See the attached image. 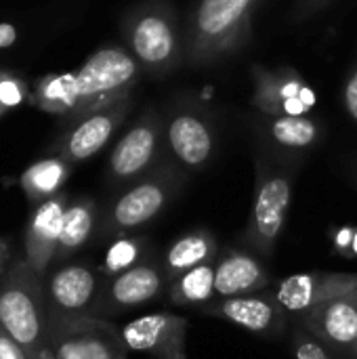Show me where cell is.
Segmentation results:
<instances>
[{
  "mask_svg": "<svg viewBox=\"0 0 357 359\" xmlns=\"http://www.w3.org/2000/svg\"><path fill=\"white\" fill-rule=\"evenodd\" d=\"M263 0H196L185 19V65L210 67L236 55L250 38Z\"/></svg>",
  "mask_w": 357,
  "mask_h": 359,
  "instance_id": "6da1fadb",
  "label": "cell"
},
{
  "mask_svg": "<svg viewBox=\"0 0 357 359\" xmlns=\"http://www.w3.org/2000/svg\"><path fill=\"white\" fill-rule=\"evenodd\" d=\"M0 328L29 359H53L44 278L38 276L25 259L13 261L0 278Z\"/></svg>",
  "mask_w": 357,
  "mask_h": 359,
  "instance_id": "7a4b0ae2",
  "label": "cell"
},
{
  "mask_svg": "<svg viewBox=\"0 0 357 359\" xmlns=\"http://www.w3.org/2000/svg\"><path fill=\"white\" fill-rule=\"evenodd\" d=\"M141 72V65L126 46L105 44L97 48L78 67V72L63 74V120H74L88 111L133 97V88Z\"/></svg>",
  "mask_w": 357,
  "mask_h": 359,
  "instance_id": "3957f363",
  "label": "cell"
},
{
  "mask_svg": "<svg viewBox=\"0 0 357 359\" xmlns=\"http://www.w3.org/2000/svg\"><path fill=\"white\" fill-rule=\"evenodd\" d=\"M124 46L149 76H166L185 63V34L168 0H143L120 23Z\"/></svg>",
  "mask_w": 357,
  "mask_h": 359,
  "instance_id": "277c9868",
  "label": "cell"
},
{
  "mask_svg": "<svg viewBox=\"0 0 357 359\" xmlns=\"http://www.w3.org/2000/svg\"><path fill=\"white\" fill-rule=\"evenodd\" d=\"M183 175L175 164L160 162L139 181L130 183L103 212L99 221L101 238H120L158 219L173 202Z\"/></svg>",
  "mask_w": 357,
  "mask_h": 359,
  "instance_id": "5b68a950",
  "label": "cell"
},
{
  "mask_svg": "<svg viewBox=\"0 0 357 359\" xmlns=\"http://www.w3.org/2000/svg\"><path fill=\"white\" fill-rule=\"evenodd\" d=\"M126 351L120 326L105 318L50 313L53 359H118Z\"/></svg>",
  "mask_w": 357,
  "mask_h": 359,
  "instance_id": "8992f818",
  "label": "cell"
},
{
  "mask_svg": "<svg viewBox=\"0 0 357 359\" xmlns=\"http://www.w3.org/2000/svg\"><path fill=\"white\" fill-rule=\"evenodd\" d=\"M290 202H292V179L286 172L261 164L244 240L263 259H269L276 252V246L286 225Z\"/></svg>",
  "mask_w": 357,
  "mask_h": 359,
  "instance_id": "52a82bcc",
  "label": "cell"
},
{
  "mask_svg": "<svg viewBox=\"0 0 357 359\" xmlns=\"http://www.w3.org/2000/svg\"><path fill=\"white\" fill-rule=\"evenodd\" d=\"M164 120L156 107H145L139 120L120 137L107 160V181L130 185L160 164L164 143Z\"/></svg>",
  "mask_w": 357,
  "mask_h": 359,
  "instance_id": "ba28073f",
  "label": "cell"
},
{
  "mask_svg": "<svg viewBox=\"0 0 357 359\" xmlns=\"http://www.w3.org/2000/svg\"><path fill=\"white\" fill-rule=\"evenodd\" d=\"M168 284L162 261H141L139 265L114 276L103 278L99 297L90 316L112 318L128 313L151 301H158Z\"/></svg>",
  "mask_w": 357,
  "mask_h": 359,
  "instance_id": "9c48e42d",
  "label": "cell"
},
{
  "mask_svg": "<svg viewBox=\"0 0 357 359\" xmlns=\"http://www.w3.org/2000/svg\"><path fill=\"white\" fill-rule=\"evenodd\" d=\"M130 109H133V97H126L107 107L88 111L74 120H65L69 122V126L55 141L53 154L61 156L69 164H78L97 156L109 143L116 130L124 124Z\"/></svg>",
  "mask_w": 357,
  "mask_h": 359,
  "instance_id": "30bf717a",
  "label": "cell"
},
{
  "mask_svg": "<svg viewBox=\"0 0 357 359\" xmlns=\"http://www.w3.org/2000/svg\"><path fill=\"white\" fill-rule=\"evenodd\" d=\"M299 326L337 358L357 359V290L314 307L299 318Z\"/></svg>",
  "mask_w": 357,
  "mask_h": 359,
  "instance_id": "8fae6325",
  "label": "cell"
},
{
  "mask_svg": "<svg viewBox=\"0 0 357 359\" xmlns=\"http://www.w3.org/2000/svg\"><path fill=\"white\" fill-rule=\"evenodd\" d=\"M351 290H357V273L307 271L286 276L274 286L271 294L286 316L303 318L314 307Z\"/></svg>",
  "mask_w": 357,
  "mask_h": 359,
  "instance_id": "7c38bea8",
  "label": "cell"
},
{
  "mask_svg": "<svg viewBox=\"0 0 357 359\" xmlns=\"http://www.w3.org/2000/svg\"><path fill=\"white\" fill-rule=\"evenodd\" d=\"M187 320L175 313H147L120 326L128 351L151 359H187Z\"/></svg>",
  "mask_w": 357,
  "mask_h": 359,
  "instance_id": "4fadbf2b",
  "label": "cell"
},
{
  "mask_svg": "<svg viewBox=\"0 0 357 359\" xmlns=\"http://www.w3.org/2000/svg\"><path fill=\"white\" fill-rule=\"evenodd\" d=\"M103 276L86 263H65L44 278L48 311L53 316H90Z\"/></svg>",
  "mask_w": 357,
  "mask_h": 359,
  "instance_id": "5bb4252c",
  "label": "cell"
},
{
  "mask_svg": "<svg viewBox=\"0 0 357 359\" xmlns=\"http://www.w3.org/2000/svg\"><path fill=\"white\" fill-rule=\"evenodd\" d=\"M164 139L173 158L183 166L198 170L206 166L217 149V139L210 120L196 107L173 111L164 124Z\"/></svg>",
  "mask_w": 357,
  "mask_h": 359,
  "instance_id": "9a60e30c",
  "label": "cell"
},
{
  "mask_svg": "<svg viewBox=\"0 0 357 359\" xmlns=\"http://www.w3.org/2000/svg\"><path fill=\"white\" fill-rule=\"evenodd\" d=\"M200 313L225 320L238 328H244L255 334L263 337H276L284 332L286 328V313L276 303L274 294L265 292H252L242 297H227L217 299L204 307H200Z\"/></svg>",
  "mask_w": 357,
  "mask_h": 359,
  "instance_id": "2e32d148",
  "label": "cell"
},
{
  "mask_svg": "<svg viewBox=\"0 0 357 359\" xmlns=\"http://www.w3.org/2000/svg\"><path fill=\"white\" fill-rule=\"evenodd\" d=\"M69 204V196L65 191L44 200L42 204L34 206L25 229H23V252L27 265L38 273L46 276L48 267L55 263L63 217Z\"/></svg>",
  "mask_w": 357,
  "mask_h": 359,
  "instance_id": "e0dca14e",
  "label": "cell"
},
{
  "mask_svg": "<svg viewBox=\"0 0 357 359\" xmlns=\"http://www.w3.org/2000/svg\"><path fill=\"white\" fill-rule=\"evenodd\" d=\"M215 267L217 299L261 292L271 284V276L261 259L244 250H227L221 259H217Z\"/></svg>",
  "mask_w": 357,
  "mask_h": 359,
  "instance_id": "ac0fdd59",
  "label": "cell"
},
{
  "mask_svg": "<svg viewBox=\"0 0 357 359\" xmlns=\"http://www.w3.org/2000/svg\"><path fill=\"white\" fill-rule=\"evenodd\" d=\"M257 72V93L255 105L267 116H284V114H305L309 103L303 101V95L309 93L301 78L292 69L282 72H265L261 67Z\"/></svg>",
  "mask_w": 357,
  "mask_h": 359,
  "instance_id": "d6986e66",
  "label": "cell"
},
{
  "mask_svg": "<svg viewBox=\"0 0 357 359\" xmlns=\"http://www.w3.org/2000/svg\"><path fill=\"white\" fill-rule=\"evenodd\" d=\"M217 240L208 229H196L177 238L162 257V267L168 284L187 269L217 261Z\"/></svg>",
  "mask_w": 357,
  "mask_h": 359,
  "instance_id": "ffe728a7",
  "label": "cell"
},
{
  "mask_svg": "<svg viewBox=\"0 0 357 359\" xmlns=\"http://www.w3.org/2000/svg\"><path fill=\"white\" fill-rule=\"evenodd\" d=\"M72 166L74 164H69L67 160H63L61 156H55V154L29 164L19 177V187H21L25 200L32 206H38L44 200L61 194L63 185L72 172Z\"/></svg>",
  "mask_w": 357,
  "mask_h": 359,
  "instance_id": "44dd1931",
  "label": "cell"
},
{
  "mask_svg": "<svg viewBox=\"0 0 357 359\" xmlns=\"http://www.w3.org/2000/svg\"><path fill=\"white\" fill-rule=\"evenodd\" d=\"M97 229V204L93 198H74L67 204L61 238L55 255V263H63L69 257H74L80 248L86 246L90 236Z\"/></svg>",
  "mask_w": 357,
  "mask_h": 359,
  "instance_id": "7402d4cb",
  "label": "cell"
},
{
  "mask_svg": "<svg viewBox=\"0 0 357 359\" xmlns=\"http://www.w3.org/2000/svg\"><path fill=\"white\" fill-rule=\"evenodd\" d=\"M217 261L198 265L194 269L183 271L179 278H175L168 284L170 301L177 307H204L217 299L215 292V267Z\"/></svg>",
  "mask_w": 357,
  "mask_h": 359,
  "instance_id": "603a6c76",
  "label": "cell"
},
{
  "mask_svg": "<svg viewBox=\"0 0 357 359\" xmlns=\"http://www.w3.org/2000/svg\"><path fill=\"white\" fill-rule=\"evenodd\" d=\"M269 137L284 149H307L320 139V126L305 114L274 116L269 122Z\"/></svg>",
  "mask_w": 357,
  "mask_h": 359,
  "instance_id": "cb8c5ba5",
  "label": "cell"
},
{
  "mask_svg": "<svg viewBox=\"0 0 357 359\" xmlns=\"http://www.w3.org/2000/svg\"><path fill=\"white\" fill-rule=\"evenodd\" d=\"M143 252H145V240L143 238L120 236L107 248L103 265L99 267V273L103 278H114V276L139 265L143 261Z\"/></svg>",
  "mask_w": 357,
  "mask_h": 359,
  "instance_id": "d4e9b609",
  "label": "cell"
},
{
  "mask_svg": "<svg viewBox=\"0 0 357 359\" xmlns=\"http://www.w3.org/2000/svg\"><path fill=\"white\" fill-rule=\"evenodd\" d=\"M32 99V86L19 74L0 69V118Z\"/></svg>",
  "mask_w": 357,
  "mask_h": 359,
  "instance_id": "484cf974",
  "label": "cell"
},
{
  "mask_svg": "<svg viewBox=\"0 0 357 359\" xmlns=\"http://www.w3.org/2000/svg\"><path fill=\"white\" fill-rule=\"evenodd\" d=\"M292 349L297 359H339L328 347H324L316 337L299 326L292 334Z\"/></svg>",
  "mask_w": 357,
  "mask_h": 359,
  "instance_id": "4316f807",
  "label": "cell"
},
{
  "mask_svg": "<svg viewBox=\"0 0 357 359\" xmlns=\"http://www.w3.org/2000/svg\"><path fill=\"white\" fill-rule=\"evenodd\" d=\"M335 0H295L290 11H288V21L290 23H305L309 19H314L318 13H322L324 8H328Z\"/></svg>",
  "mask_w": 357,
  "mask_h": 359,
  "instance_id": "83f0119b",
  "label": "cell"
},
{
  "mask_svg": "<svg viewBox=\"0 0 357 359\" xmlns=\"http://www.w3.org/2000/svg\"><path fill=\"white\" fill-rule=\"evenodd\" d=\"M0 359H29L27 353L0 328Z\"/></svg>",
  "mask_w": 357,
  "mask_h": 359,
  "instance_id": "f1b7e54d",
  "label": "cell"
},
{
  "mask_svg": "<svg viewBox=\"0 0 357 359\" xmlns=\"http://www.w3.org/2000/svg\"><path fill=\"white\" fill-rule=\"evenodd\" d=\"M343 101H345L347 114L351 116V120H356L357 122V69L351 74V78H349L347 84H345Z\"/></svg>",
  "mask_w": 357,
  "mask_h": 359,
  "instance_id": "f546056e",
  "label": "cell"
},
{
  "mask_svg": "<svg viewBox=\"0 0 357 359\" xmlns=\"http://www.w3.org/2000/svg\"><path fill=\"white\" fill-rule=\"evenodd\" d=\"M13 250H11V242L6 238H0V278L6 273V269L13 265Z\"/></svg>",
  "mask_w": 357,
  "mask_h": 359,
  "instance_id": "4dcf8cb0",
  "label": "cell"
},
{
  "mask_svg": "<svg viewBox=\"0 0 357 359\" xmlns=\"http://www.w3.org/2000/svg\"><path fill=\"white\" fill-rule=\"evenodd\" d=\"M15 40H17V32H15V27H13V25H8V23H2V25H0V48H8V46H13V44H15Z\"/></svg>",
  "mask_w": 357,
  "mask_h": 359,
  "instance_id": "1f68e13d",
  "label": "cell"
},
{
  "mask_svg": "<svg viewBox=\"0 0 357 359\" xmlns=\"http://www.w3.org/2000/svg\"><path fill=\"white\" fill-rule=\"evenodd\" d=\"M118 359H126V355H122V358H118Z\"/></svg>",
  "mask_w": 357,
  "mask_h": 359,
  "instance_id": "d6a6232c",
  "label": "cell"
}]
</instances>
